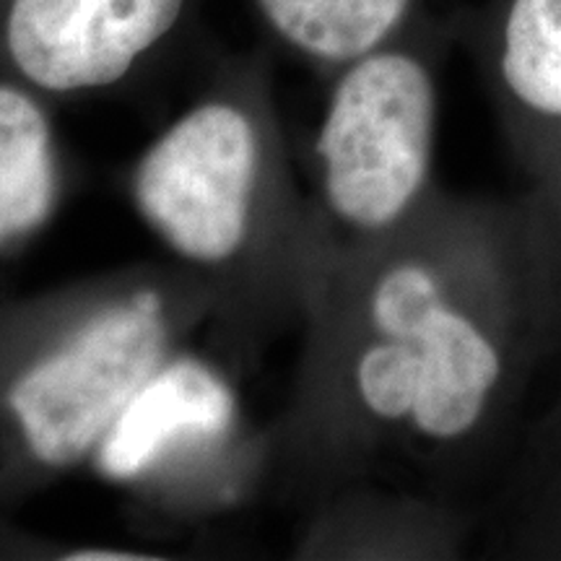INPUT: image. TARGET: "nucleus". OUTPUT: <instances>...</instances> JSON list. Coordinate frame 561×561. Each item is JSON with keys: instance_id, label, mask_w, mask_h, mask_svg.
<instances>
[{"instance_id": "f257e3e1", "label": "nucleus", "mask_w": 561, "mask_h": 561, "mask_svg": "<svg viewBox=\"0 0 561 561\" xmlns=\"http://www.w3.org/2000/svg\"><path fill=\"white\" fill-rule=\"evenodd\" d=\"M561 348V257L530 203L437 187L380 240L318 248L265 494L301 512L390 494L473 512Z\"/></svg>"}, {"instance_id": "f03ea898", "label": "nucleus", "mask_w": 561, "mask_h": 561, "mask_svg": "<svg viewBox=\"0 0 561 561\" xmlns=\"http://www.w3.org/2000/svg\"><path fill=\"white\" fill-rule=\"evenodd\" d=\"M125 195L164 257L208 289L210 343L229 359L244 367L301 328L318 227L294 170L271 50L224 58L138 153Z\"/></svg>"}, {"instance_id": "7ed1b4c3", "label": "nucleus", "mask_w": 561, "mask_h": 561, "mask_svg": "<svg viewBox=\"0 0 561 561\" xmlns=\"http://www.w3.org/2000/svg\"><path fill=\"white\" fill-rule=\"evenodd\" d=\"M455 39V16L421 11L398 37L328 76L307 191L318 248L380 240L439 187V76Z\"/></svg>"}, {"instance_id": "20e7f679", "label": "nucleus", "mask_w": 561, "mask_h": 561, "mask_svg": "<svg viewBox=\"0 0 561 561\" xmlns=\"http://www.w3.org/2000/svg\"><path fill=\"white\" fill-rule=\"evenodd\" d=\"M242 367L214 343L174 351L133 392L89 471L136 517L195 525L265 494L271 430L250 419Z\"/></svg>"}, {"instance_id": "39448f33", "label": "nucleus", "mask_w": 561, "mask_h": 561, "mask_svg": "<svg viewBox=\"0 0 561 561\" xmlns=\"http://www.w3.org/2000/svg\"><path fill=\"white\" fill-rule=\"evenodd\" d=\"M455 26L561 257V0H483L455 13Z\"/></svg>"}, {"instance_id": "423d86ee", "label": "nucleus", "mask_w": 561, "mask_h": 561, "mask_svg": "<svg viewBox=\"0 0 561 561\" xmlns=\"http://www.w3.org/2000/svg\"><path fill=\"white\" fill-rule=\"evenodd\" d=\"M294 551L307 559H453L476 515L390 494H348L297 517Z\"/></svg>"}, {"instance_id": "0eeeda50", "label": "nucleus", "mask_w": 561, "mask_h": 561, "mask_svg": "<svg viewBox=\"0 0 561 561\" xmlns=\"http://www.w3.org/2000/svg\"><path fill=\"white\" fill-rule=\"evenodd\" d=\"M68 191L50 100L0 79V250L39 234Z\"/></svg>"}, {"instance_id": "6e6552de", "label": "nucleus", "mask_w": 561, "mask_h": 561, "mask_svg": "<svg viewBox=\"0 0 561 561\" xmlns=\"http://www.w3.org/2000/svg\"><path fill=\"white\" fill-rule=\"evenodd\" d=\"M276 45L331 76L398 37L426 0H248Z\"/></svg>"}, {"instance_id": "1a4fd4ad", "label": "nucleus", "mask_w": 561, "mask_h": 561, "mask_svg": "<svg viewBox=\"0 0 561 561\" xmlns=\"http://www.w3.org/2000/svg\"><path fill=\"white\" fill-rule=\"evenodd\" d=\"M502 507L512 557L561 559V460L517 468Z\"/></svg>"}, {"instance_id": "9d476101", "label": "nucleus", "mask_w": 561, "mask_h": 561, "mask_svg": "<svg viewBox=\"0 0 561 561\" xmlns=\"http://www.w3.org/2000/svg\"><path fill=\"white\" fill-rule=\"evenodd\" d=\"M553 460H561V390L557 401L549 405V411L530 426L517 468L543 466V462Z\"/></svg>"}]
</instances>
